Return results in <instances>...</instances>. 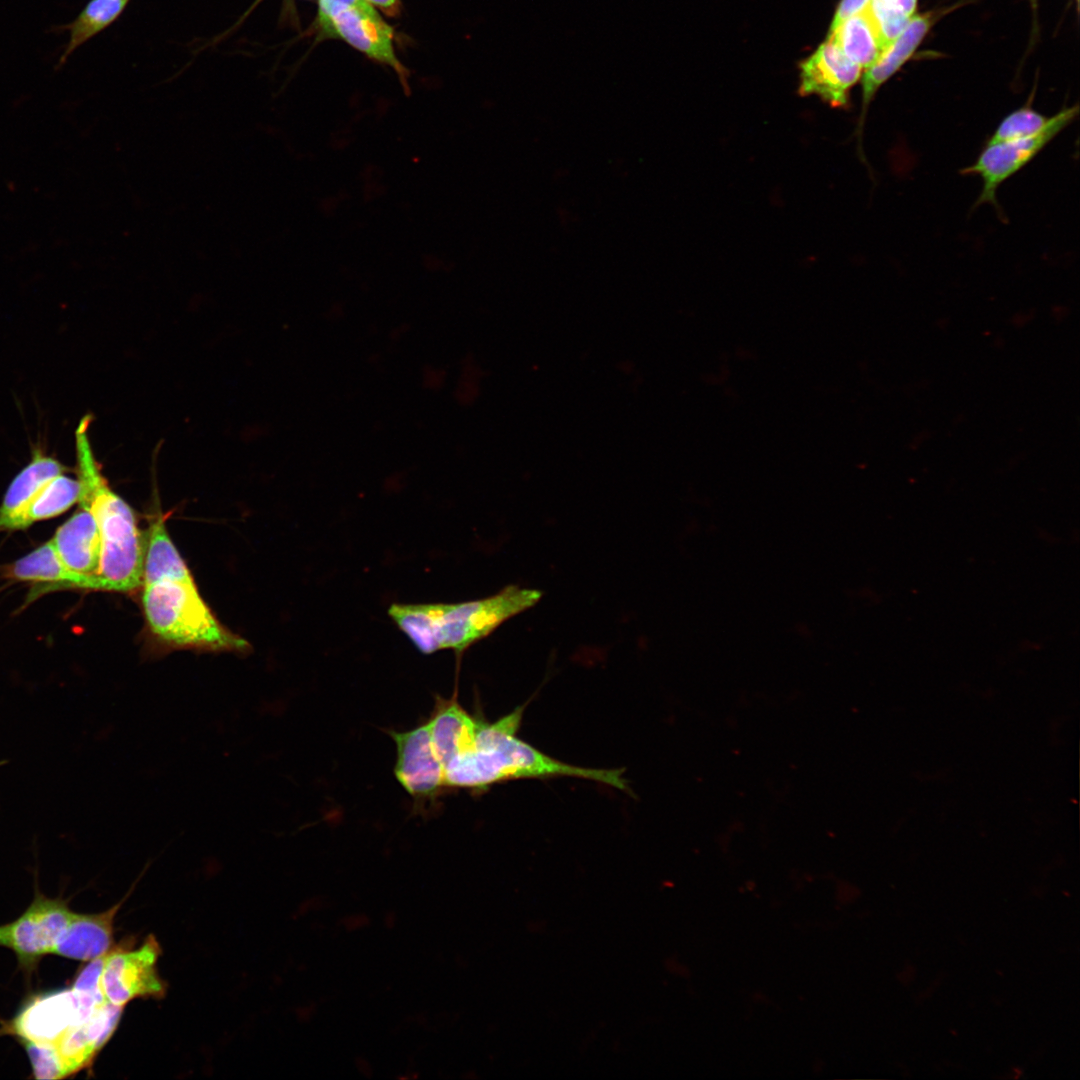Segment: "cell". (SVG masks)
Returning <instances> with one entry per match:
<instances>
[{
    "instance_id": "277c9868",
    "label": "cell",
    "mask_w": 1080,
    "mask_h": 1080,
    "mask_svg": "<svg viewBox=\"0 0 1080 1080\" xmlns=\"http://www.w3.org/2000/svg\"><path fill=\"white\" fill-rule=\"evenodd\" d=\"M141 587L145 620L161 642L177 648L248 650V642L214 615L190 571L145 581Z\"/></svg>"
},
{
    "instance_id": "8fae6325",
    "label": "cell",
    "mask_w": 1080,
    "mask_h": 1080,
    "mask_svg": "<svg viewBox=\"0 0 1080 1080\" xmlns=\"http://www.w3.org/2000/svg\"><path fill=\"white\" fill-rule=\"evenodd\" d=\"M861 71L859 65L827 39L800 64L799 93L816 95L832 107L845 108L849 104V92L859 80Z\"/></svg>"
},
{
    "instance_id": "44dd1931",
    "label": "cell",
    "mask_w": 1080,
    "mask_h": 1080,
    "mask_svg": "<svg viewBox=\"0 0 1080 1080\" xmlns=\"http://www.w3.org/2000/svg\"><path fill=\"white\" fill-rule=\"evenodd\" d=\"M80 483L65 473L54 477L32 501L25 512L23 528L37 521L53 518L67 511L78 502Z\"/></svg>"
},
{
    "instance_id": "7c38bea8",
    "label": "cell",
    "mask_w": 1080,
    "mask_h": 1080,
    "mask_svg": "<svg viewBox=\"0 0 1080 1080\" xmlns=\"http://www.w3.org/2000/svg\"><path fill=\"white\" fill-rule=\"evenodd\" d=\"M321 27L327 34L339 36L368 56L389 64L400 75L405 73L394 54L392 29L373 8H341Z\"/></svg>"
},
{
    "instance_id": "7a4b0ae2",
    "label": "cell",
    "mask_w": 1080,
    "mask_h": 1080,
    "mask_svg": "<svg viewBox=\"0 0 1080 1080\" xmlns=\"http://www.w3.org/2000/svg\"><path fill=\"white\" fill-rule=\"evenodd\" d=\"M542 597L537 589L508 585L497 593L456 603H393L387 613L422 654L450 649L461 656L508 619L530 609Z\"/></svg>"
},
{
    "instance_id": "2e32d148",
    "label": "cell",
    "mask_w": 1080,
    "mask_h": 1080,
    "mask_svg": "<svg viewBox=\"0 0 1080 1080\" xmlns=\"http://www.w3.org/2000/svg\"><path fill=\"white\" fill-rule=\"evenodd\" d=\"M119 904L97 914L72 912L70 920L52 949V954L90 961L106 955L113 943V921Z\"/></svg>"
},
{
    "instance_id": "52a82bcc",
    "label": "cell",
    "mask_w": 1080,
    "mask_h": 1080,
    "mask_svg": "<svg viewBox=\"0 0 1080 1080\" xmlns=\"http://www.w3.org/2000/svg\"><path fill=\"white\" fill-rule=\"evenodd\" d=\"M105 1001L72 987L49 992L28 1002L14 1019L12 1029L22 1040L55 1043Z\"/></svg>"
},
{
    "instance_id": "d4e9b609",
    "label": "cell",
    "mask_w": 1080,
    "mask_h": 1080,
    "mask_svg": "<svg viewBox=\"0 0 1080 1080\" xmlns=\"http://www.w3.org/2000/svg\"><path fill=\"white\" fill-rule=\"evenodd\" d=\"M105 956L90 960L75 978L72 988L104 998L100 987V976Z\"/></svg>"
},
{
    "instance_id": "ac0fdd59",
    "label": "cell",
    "mask_w": 1080,
    "mask_h": 1080,
    "mask_svg": "<svg viewBox=\"0 0 1080 1080\" xmlns=\"http://www.w3.org/2000/svg\"><path fill=\"white\" fill-rule=\"evenodd\" d=\"M12 577L41 583L46 589H81L101 591L98 577L79 574L64 565L51 540L17 560L11 567Z\"/></svg>"
},
{
    "instance_id": "4dcf8cb0",
    "label": "cell",
    "mask_w": 1080,
    "mask_h": 1080,
    "mask_svg": "<svg viewBox=\"0 0 1080 1080\" xmlns=\"http://www.w3.org/2000/svg\"><path fill=\"white\" fill-rule=\"evenodd\" d=\"M1074 1H1075V2L1077 3V5H1078V2H1079V0H1074Z\"/></svg>"
},
{
    "instance_id": "9a60e30c",
    "label": "cell",
    "mask_w": 1080,
    "mask_h": 1080,
    "mask_svg": "<svg viewBox=\"0 0 1080 1080\" xmlns=\"http://www.w3.org/2000/svg\"><path fill=\"white\" fill-rule=\"evenodd\" d=\"M65 470L58 460L36 450L4 495L0 506V531L23 530L24 515L32 501L54 477L65 473Z\"/></svg>"
},
{
    "instance_id": "30bf717a",
    "label": "cell",
    "mask_w": 1080,
    "mask_h": 1080,
    "mask_svg": "<svg viewBox=\"0 0 1080 1080\" xmlns=\"http://www.w3.org/2000/svg\"><path fill=\"white\" fill-rule=\"evenodd\" d=\"M958 6L959 4L916 13L877 61L865 69L862 76V109L856 128L860 154H863L861 146L865 116L876 92L912 57L936 22Z\"/></svg>"
},
{
    "instance_id": "8992f818",
    "label": "cell",
    "mask_w": 1080,
    "mask_h": 1080,
    "mask_svg": "<svg viewBox=\"0 0 1080 1080\" xmlns=\"http://www.w3.org/2000/svg\"><path fill=\"white\" fill-rule=\"evenodd\" d=\"M160 951V945L152 935L137 949L110 950L100 976L105 1000L124 1007L136 998L162 997L166 985L157 970Z\"/></svg>"
},
{
    "instance_id": "d6986e66",
    "label": "cell",
    "mask_w": 1080,
    "mask_h": 1080,
    "mask_svg": "<svg viewBox=\"0 0 1080 1080\" xmlns=\"http://www.w3.org/2000/svg\"><path fill=\"white\" fill-rule=\"evenodd\" d=\"M828 39L862 69L873 65L884 51L869 7L849 17L834 31L829 32Z\"/></svg>"
},
{
    "instance_id": "7402d4cb",
    "label": "cell",
    "mask_w": 1080,
    "mask_h": 1080,
    "mask_svg": "<svg viewBox=\"0 0 1080 1080\" xmlns=\"http://www.w3.org/2000/svg\"><path fill=\"white\" fill-rule=\"evenodd\" d=\"M918 0H870L869 10L877 26L884 50L898 37L916 14Z\"/></svg>"
},
{
    "instance_id": "9c48e42d",
    "label": "cell",
    "mask_w": 1080,
    "mask_h": 1080,
    "mask_svg": "<svg viewBox=\"0 0 1080 1080\" xmlns=\"http://www.w3.org/2000/svg\"><path fill=\"white\" fill-rule=\"evenodd\" d=\"M72 912L58 899L42 895L15 921L0 926V946L10 948L24 966L51 953Z\"/></svg>"
},
{
    "instance_id": "484cf974",
    "label": "cell",
    "mask_w": 1080,
    "mask_h": 1080,
    "mask_svg": "<svg viewBox=\"0 0 1080 1080\" xmlns=\"http://www.w3.org/2000/svg\"><path fill=\"white\" fill-rule=\"evenodd\" d=\"M355 7L358 9H371L373 8L366 0H320L319 1V21L320 25L324 24L328 18L337 10L341 8Z\"/></svg>"
},
{
    "instance_id": "5b68a950",
    "label": "cell",
    "mask_w": 1080,
    "mask_h": 1080,
    "mask_svg": "<svg viewBox=\"0 0 1080 1080\" xmlns=\"http://www.w3.org/2000/svg\"><path fill=\"white\" fill-rule=\"evenodd\" d=\"M1078 111V105L1063 107L1050 116L1047 125L1033 136L1011 141L986 142L975 162L961 171L965 175H978L982 180V189L974 207L991 204L999 210L996 196L998 188L1069 126L1077 117Z\"/></svg>"
},
{
    "instance_id": "3957f363",
    "label": "cell",
    "mask_w": 1080,
    "mask_h": 1080,
    "mask_svg": "<svg viewBox=\"0 0 1080 1080\" xmlns=\"http://www.w3.org/2000/svg\"><path fill=\"white\" fill-rule=\"evenodd\" d=\"M90 416L75 432L80 496L97 522L101 538L99 580L101 591L130 592L142 585L146 531L135 511L108 484L89 439Z\"/></svg>"
},
{
    "instance_id": "cb8c5ba5",
    "label": "cell",
    "mask_w": 1080,
    "mask_h": 1080,
    "mask_svg": "<svg viewBox=\"0 0 1080 1080\" xmlns=\"http://www.w3.org/2000/svg\"><path fill=\"white\" fill-rule=\"evenodd\" d=\"M23 1043L35 1078L61 1079L69 1075L55 1043L26 1040Z\"/></svg>"
},
{
    "instance_id": "603a6c76",
    "label": "cell",
    "mask_w": 1080,
    "mask_h": 1080,
    "mask_svg": "<svg viewBox=\"0 0 1080 1080\" xmlns=\"http://www.w3.org/2000/svg\"><path fill=\"white\" fill-rule=\"evenodd\" d=\"M1048 121L1049 117L1035 110L1031 102H1027L1005 116L986 142L1011 141L1033 136L1040 132Z\"/></svg>"
},
{
    "instance_id": "6da1fadb",
    "label": "cell",
    "mask_w": 1080,
    "mask_h": 1080,
    "mask_svg": "<svg viewBox=\"0 0 1080 1080\" xmlns=\"http://www.w3.org/2000/svg\"><path fill=\"white\" fill-rule=\"evenodd\" d=\"M524 706L493 723L480 718L472 745L445 767L449 789L480 792L515 779L576 777L627 790L623 769L575 766L552 758L517 737Z\"/></svg>"
},
{
    "instance_id": "5bb4252c",
    "label": "cell",
    "mask_w": 1080,
    "mask_h": 1080,
    "mask_svg": "<svg viewBox=\"0 0 1080 1080\" xmlns=\"http://www.w3.org/2000/svg\"><path fill=\"white\" fill-rule=\"evenodd\" d=\"M123 1008L105 1001L55 1042L69 1075L92 1063L116 1030Z\"/></svg>"
},
{
    "instance_id": "4316f807",
    "label": "cell",
    "mask_w": 1080,
    "mask_h": 1080,
    "mask_svg": "<svg viewBox=\"0 0 1080 1080\" xmlns=\"http://www.w3.org/2000/svg\"><path fill=\"white\" fill-rule=\"evenodd\" d=\"M870 0H841L832 21L830 32L854 14L866 9Z\"/></svg>"
},
{
    "instance_id": "f546056e",
    "label": "cell",
    "mask_w": 1080,
    "mask_h": 1080,
    "mask_svg": "<svg viewBox=\"0 0 1080 1080\" xmlns=\"http://www.w3.org/2000/svg\"><path fill=\"white\" fill-rule=\"evenodd\" d=\"M1028 1L1030 3V6H1031L1033 12H1034V18H1036L1037 8H1038V0H1028Z\"/></svg>"
},
{
    "instance_id": "ba28073f",
    "label": "cell",
    "mask_w": 1080,
    "mask_h": 1080,
    "mask_svg": "<svg viewBox=\"0 0 1080 1080\" xmlns=\"http://www.w3.org/2000/svg\"><path fill=\"white\" fill-rule=\"evenodd\" d=\"M389 734L397 748L394 774L415 801L435 800L449 789L427 722L404 732L390 730Z\"/></svg>"
},
{
    "instance_id": "e0dca14e",
    "label": "cell",
    "mask_w": 1080,
    "mask_h": 1080,
    "mask_svg": "<svg viewBox=\"0 0 1080 1080\" xmlns=\"http://www.w3.org/2000/svg\"><path fill=\"white\" fill-rule=\"evenodd\" d=\"M480 718L466 711L453 696L436 697L427 723L435 750L445 767L473 743Z\"/></svg>"
},
{
    "instance_id": "ffe728a7",
    "label": "cell",
    "mask_w": 1080,
    "mask_h": 1080,
    "mask_svg": "<svg viewBox=\"0 0 1080 1080\" xmlns=\"http://www.w3.org/2000/svg\"><path fill=\"white\" fill-rule=\"evenodd\" d=\"M128 2L129 0H90L74 20L61 27L68 31V41L56 68L62 67L77 48L111 25Z\"/></svg>"
},
{
    "instance_id": "4fadbf2b",
    "label": "cell",
    "mask_w": 1080,
    "mask_h": 1080,
    "mask_svg": "<svg viewBox=\"0 0 1080 1080\" xmlns=\"http://www.w3.org/2000/svg\"><path fill=\"white\" fill-rule=\"evenodd\" d=\"M77 503V510L57 529L51 542L60 560L70 570L98 577L101 561L98 525L90 507L82 501Z\"/></svg>"
},
{
    "instance_id": "f1b7e54d",
    "label": "cell",
    "mask_w": 1080,
    "mask_h": 1080,
    "mask_svg": "<svg viewBox=\"0 0 1080 1080\" xmlns=\"http://www.w3.org/2000/svg\"><path fill=\"white\" fill-rule=\"evenodd\" d=\"M368 3H372L380 8L386 10L389 13L397 11L398 0H366Z\"/></svg>"
},
{
    "instance_id": "83f0119b",
    "label": "cell",
    "mask_w": 1080,
    "mask_h": 1080,
    "mask_svg": "<svg viewBox=\"0 0 1080 1080\" xmlns=\"http://www.w3.org/2000/svg\"><path fill=\"white\" fill-rule=\"evenodd\" d=\"M344 926L348 930H356L364 927L368 923V918L365 915L355 914L350 915L343 921Z\"/></svg>"
}]
</instances>
